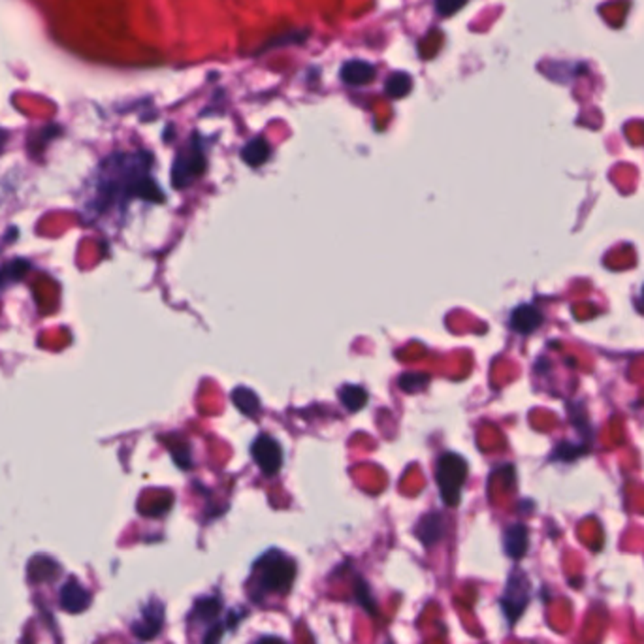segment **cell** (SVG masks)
Listing matches in <instances>:
<instances>
[{"instance_id":"obj_8","label":"cell","mask_w":644,"mask_h":644,"mask_svg":"<svg viewBox=\"0 0 644 644\" xmlns=\"http://www.w3.org/2000/svg\"><path fill=\"white\" fill-rule=\"evenodd\" d=\"M58 603L63 611L70 614H79L89 609L91 594L77 578H68L58 592Z\"/></svg>"},{"instance_id":"obj_20","label":"cell","mask_w":644,"mask_h":644,"mask_svg":"<svg viewBox=\"0 0 644 644\" xmlns=\"http://www.w3.org/2000/svg\"><path fill=\"white\" fill-rule=\"evenodd\" d=\"M339 398H341V404L345 406V409H349L353 413L360 411L362 407L368 404L366 390L362 387H356V385H347V387L341 389Z\"/></svg>"},{"instance_id":"obj_4","label":"cell","mask_w":644,"mask_h":644,"mask_svg":"<svg viewBox=\"0 0 644 644\" xmlns=\"http://www.w3.org/2000/svg\"><path fill=\"white\" fill-rule=\"evenodd\" d=\"M532 599V585H530V577L526 575V571H522L520 568H514L505 582V590H503L501 597H499V607L503 611V616L507 618L509 628H513L514 623L522 618L524 611L530 605Z\"/></svg>"},{"instance_id":"obj_11","label":"cell","mask_w":644,"mask_h":644,"mask_svg":"<svg viewBox=\"0 0 644 644\" xmlns=\"http://www.w3.org/2000/svg\"><path fill=\"white\" fill-rule=\"evenodd\" d=\"M530 549V530L524 524H511L503 533V550L505 554L518 561L526 556Z\"/></svg>"},{"instance_id":"obj_12","label":"cell","mask_w":644,"mask_h":644,"mask_svg":"<svg viewBox=\"0 0 644 644\" xmlns=\"http://www.w3.org/2000/svg\"><path fill=\"white\" fill-rule=\"evenodd\" d=\"M375 74H377L375 67L366 63V60H349V63L341 67V79L353 87L371 84L375 79Z\"/></svg>"},{"instance_id":"obj_1","label":"cell","mask_w":644,"mask_h":644,"mask_svg":"<svg viewBox=\"0 0 644 644\" xmlns=\"http://www.w3.org/2000/svg\"><path fill=\"white\" fill-rule=\"evenodd\" d=\"M153 157L148 151H119L98 165L85 194L82 196V215L85 223H98L108 217L123 215L132 200H148L160 204L163 191L151 175Z\"/></svg>"},{"instance_id":"obj_26","label":"cell","mask_w":644,"mask_h":644,"mask_svg":"<svg viewBox=\"0 0 644 644\" xmlns=\"http://www.w3.org/2000/svg\"><path fill=\"white\" fill-rule=\"evenodd\" d=\"M6 139H8V134L4 130H0V153H3V149L6 146Z\"/></svg>"},{"instance_id":"obj_23","label":"cell","mask_w":644,"mask_h":644,"mask_svg":"<svg viewBox=\"0 0 644 644\" xmlns=\"http://www.w3.org/2000/svg\"><path fill=\"white\" fill-rule=\"evenodd\" d=\"M470 0H435V12L441 17H451L464 8Z\"/></svg>"},{"instance_id":"obj_2","label":"cell","mask_w":644,"mask_h":644,"mask_svg":"<svg viewBox=\"0 0 644 644\" xmlns=\"http://www.w3.org/2000/svg\"><path fill=\"white\" fill-rule=\"evenodd\" d=\"M296 559L283 550L272 549L260 556L251 573L249 595L253 603H263L268 595H289L296 580Z\"/></svg>"},{"instance_id":"obj_27","label":"cell","mask_w":644,"mask_h":644,"mask_svg":"<svg viewBox=\"0 0 644 644\" xmlns=\"http://www.w3.org/2000/svg\"><path fill=\"white\" fill-rule=\"evenodd\" d=\"M642 300H644V287H642Z\"/></svg>"},{"instance_id":"obj_13","label":"cell","mask_w":644,"mask_h":644,"mask_svg":"<svg viewBox=\"0 0 644 644\" xmlns=\"http://www.w3.org/2000/svg\"><path fill=\"white\" fill-rule=\"evenodd\" d=\"M542 325V313L533 306H520L511 313V328L522 335L535 332Z\"/></svg>"},{"instance_id":"obj_10","label":"cell","mask_w":644,"mask_h":644,"mask_svg":"<svg viewBox=\"0 0 644 644\" xmlns=\"http://www.w3.org/2000/svg\"><path fill=\"white\" fill-rule=\"evenodd\" d=\"M220 613H223V597L220 594L202 595L194 601L191 613L187 614L189 623H211L219 620Z\"/></svg>"},{"instance_id":"obj_15","label":"cell","mask_w":644,"mask_h":644,"mask_svg":"<svg viewBox=\"0 0 644 644\" xmlns=\"http://www.w3.org/2000/svg\"><path fill=\"white\" fill-rule=\"evenodd\" d=\"M309 38V31H301V29H292V31H287V32H281L270 40H266V42L260 46V49L256 53H266V51H272V49H281V48H287V46H298V44H304L306 40Z\"/></svg>"},{"instance_id":"obj_6","label":"cell","mask_w":644,"mask_h":644,"mask_svg":"<svg viewBox=\"0 0 644 644\" xmlns=\"http://www.w3.org/2000/svg\"><path fill=\"white\" fill-rule=\"evenodd\" d=\"M165 616L166 609L163 601L157 597L148 601L142 607V613H139V616L130 626L134 637H138L139 640H153L155 637H158L165 628Z\"/></svg>"},{"instance_id":"obj_5","label":"cell","mask_w":644,"mask_h":644,"mask_svg":"<svg viewBox=\"0 0 644 644\" xmlns=\"http://www.w3.org/2000/svg\"><path fill=\"white\" fill-rule=\"evenodd\" d=\"M208 166V158L202 144L198 142V136H192L187 148L181 149L175 157L172 166V181L175 189H185L200 175H204Z\"/></svg>"},{"instance_id":"obj_3","label":"cell","mask_w":644,"mask_h":644,"mask_svg":"<svg viewBox=\"0 0 644 644\" xmlns=\"http://www.w3.org/2000/svg\"><path fill=\"white\" fill-rule=\"evenodd\" d=\"M468 479V461L460 454L445 452L437 460L435 480L439 496L447 507H458L461 501V488Z\"/></svg>"},{"instance_id":"obj_19","label":"cell","mask_w":644,"mask_h":644,"mask_svg":"<svg viewBox=\"0 0 644 644\" xmlns=\"http://www.w3.org/2000/svg\"><path fill=\"white\" fill-rule=\"evenodd\" d=\"M413 89V79L407 72H392L387 77L385 93L390 98H406Z\"/></svg>"},{"instance_id":"obj_28","label":"cell","mask_w":644,"mask_h":644,"mask_svg":"<svg viewBox=\"0 0 644 644\" xmlns=\"http://www.w3.org/2000/svg\"><path fill=\"white\" fill-rule=\"evenodd\" d=\"M389 644H392V642H389Z\"/></svg>"},{"instance_id":"obj_9","label":"cell","mask_w":644,"mask_h":644,"mask_svg":"<svg viewBox=\"0 0 644 644\" xmlns=\"http://www.w3.org/2000/svg\"><path fill=\"white\" fill-rule=\"evenodd\" d=\"M445 532H447L445 518H443L441 513L425 514L416 522V526L413 530L415 537L422 542V547L425 549L435 547L437 542L445 537Z\"/></svg>"},{"instance_id":"obj_25","label":"cell","mask_w":644,"mask_h":644,"mask_svg":"<svg viewBox=\"0 0 644 644\" xmlns=\"http://www.w3.org/2000/svg\"><path fill=\"white\" fill-rule=\"evenodd\" d=\"M255 644H287V642L275 635H264V637H260Z\"/></svg>"},{"instance_id":"obj_21","label":"cell","mask_w":644,"mask_h":644,"mask_svg":"<svg viewBox=\"0 0 644 644\" xmlns=\"http://www.w3.org/2000/svg\"><path fill=\"white\" fill-rule=\"evenodd\" d=\"M27 270H29V263H25V260H13V263L0 268V292L8 289L10 285L17 283Z\"/></svg>"},{"instance_id":"obj_24","label":"cell","mask_w":644,"mask_h":644,"mask_svg":"<svg viewBox=\"0 0 644 644\" xmlns=\"http://www.w3.org/2000/svg\"><path fill=\"white\" fill-rule=\"evenodd\" d=\"M227 631H228L227 622H220V620L213 622L202 639V644H220V640H223Z\"/></svg>"},{"instance_id":"obj_18","label":"cell","mask_w":644,"mask_h":644,"mask_svg":"<svg viewBox=\"0 0 644 644\" xmlns=\"http://www.w3.org/2000/svg\"><path fill=\"white\" fill-rule=\"evenodd\" d=\"M354 601L358 603V605L364 609L370 616L377 618L379 616V609H377V601H375V595L370 588L368 582L362 578V577H356L354 578Z\"/></svg>"},{"instance_id":"obj_14","label":"cell","mask_w":644,"mask_h":644,"mask_svg":"<svg viewBox=\"0 0 644 644\" xmlns=\"http://www.w3.org/2000/svg\"><path fill=\"white\" fill-rule=\"evenodd\" d=\"M270 155H272V148L263 136L253 138L251 142H247L244 146V149H241V158H244V163L253 168L263 166L264 163H268Z\"/></svg>"},{"instance_id":"obj_22","label":"cell","mask_w":644,"mask_h":644,"mask_svg":"<svg viewBox=\"0 0 644 644\" xmlns=\"http://www.w3.org/2000/svg\"><path fill=\"white\" fill-rule=\"evenodd\" d=\"M428 382H430V377L426 373H406V375L399 377L398 385L404 392L413 394V392L425 390L428 387Z\"/></svg>"},{"instance_id":"obj_16","label":"cell","mask_w":644,"mask_h":644,"mask_svg":"<svg viewBox=\"0 0 644 644\" xmlns=\"http://www.w3.org/2000/svg\"><path fill=\"white\" fill-rule=\"evenodd\" d=\"M60 573V566L48 556H36L29 563V578L32 582H48Z\"/></svg>"},{"instance_id":"obj_17","label":"cell","mask_w":644,"mask_h":644,"mask_svg":"<svg viewBox=\"0 0 644 644\" xmlns=\"http://www.w3.org/2000/svg\"><path fill=\"white\" fill-rule=\"evenodd\" d=\"M232 401H234V406H236L241 413H244L246 416L255 418V416L258 415V411H260V399H258V396H256L251 389H246V387L234 389V392H232Z\"/></svg>"},{"instance_id":"obj_7","label":"cell","mask_w":644,"mask_h":644,"mask_svg":"<svg viewBox=\"0 0 644 644\" xmlns=\"http://www.w3.org/2000/svg\"><path fill=\"white\" fill-rule=\"evenodd\" d=\"M251 454L258 470L266 477L277 475L281 466H283V449H281V443L268 434L258 435L253 441Z\"/></svg>"}]
</instances>
